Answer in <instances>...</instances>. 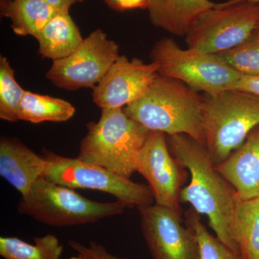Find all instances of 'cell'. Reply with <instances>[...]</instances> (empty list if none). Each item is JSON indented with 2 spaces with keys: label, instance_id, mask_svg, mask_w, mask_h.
<instances>
[{
  "label": "cell",
  "instance_id": "6da1fadb",
  "mask_svg": "<svg viewBox=\"0 0 259 259\" xmlns=\"http://www.w3.org/2000/svg\"><path fill=\"white\" fill-rule=\"evenodd\" d=\"M170 151L188 169L190 182L181 191V202L208 218L216 236L241 255L235 240L236 192L215 169L207 148L185 134L167 136Z\"/></svg>",
  "mask_w": 259,
  "mask_h": 259
},
{
  "label": "cell",
  "instance_id": "7a4b0ae2",
  "mask_svg": "<svg viewBox=\"0 0 259 259\" xmlns=\"http://www.w3.org/2000/svg\"><path fill=\"white\" fill-rule=\"evenodd\" d=\"M204 97L188 85L159 76L143 96L123 107L126 115L150 131L185 134L204 146Z\"/></svg>",
  "mask_w": 259,
  "mask_h": 259
},
{
  "label": "cell",
  "instance_id": "3957f363",
  "mask_svg": "<svg viewBox=\"0 0 259 259\" xmlns=\"http://www.w3.org/2000/svg\"><path fill=\"white\" fill-rule=\"evenodd\" d=\"M151 132L123 108L102 109L99 120L88 123L77 158L130 179Z\"/></svg>",
  "mask_w": 259,
  "mask_h": 259
},
{
  "label": "cell",
  "instance_id": "277c9868",
  "mask_svg": "<svg viewBox=\"0 0 259 259\" xmlns=\"http://www.w3.org/2000/svg\"><path fill=\"white\" fill-rule=\"evenodd\" d=\"M202 122L204 146L216 166L259 125V97L234 90L206 95Z\"/></svg>",
  "mask_w": 259,
  "mask_h": 259
},
{
  "label": "cell",
  "instance_id": "5b68a950",
  "mask_svg": "<svg viewBox=\"0 0 259 259\" xmlns=\"http://www.w3.org/2000/svg\"><path fill=\"white\" fill-rule=\"evenodd\" d=\"M127 204L117 200L100 202L86 198L72 188L40 177L21 196L18 212L49 226H80L122 214Z\"/></svg>",
  "mask_w": 259,
  "mask_h": 259
},
{
  "label": "cell",
  "instance_id": "8992f818",
  "mask_svg": "<svg viewBox=\"0 0 259 259\" xmlns=\"http://www.w3.org/2000/svg\"><path fill=\"white\" fill-rule=\"evenodd\" d=\"M150 58L157 64L159 76L179 80L206 95L234 90L241 76L216 54L182 49L171 37L158 40Z\"/></svg>",
  "mask_w": 259,
  "mask_h": 259
},
{
  "label": "cell",
  "instance_id": "52a82bcc",
  "mask_svg": "<svg viewBox=\"0 0 259 259\" xmlns=\"http://www.w3.org/2000/svg\"><path fill=\"white\" fill-rule=\"evenodd\" d=\"M42 156L47 166L44 177L54 183L72 189L100 191L114 196L131 207L154 204V198L148 186L133 182L79 158H68L44 150Z\"/></svg>",
  "mask_w": 259,
  "mask_h": 259
},
{
  "label": "cell",
  "instance_id": "ba28073f",
  "mask_svg": "<svg viewBox=\"0 0 259 259\" xmlns=\"http://www.w3.org/2000/svg\"><path fill=\"white\" fill-rule=\"evenodd\" d=\"M259 4L214 3L194 22L186 36L188 48L217 54L245 41L258 28Z\"/></svg>",
  "mask_w": 259,
  "mask_h": 259
},
{
  "label": "cell",
  "instance_id": "9c48e42d",
  "mask_svg": "<svg viewBox=\"0 0 259 259\" xmlns=\"http://www.w3.org/2000/svg\"><path fill=\"white\" fill-rule=\"evenodd\" d=\"M119 50L117 42L102 29H97L72 54L53 61L46 77L57 88L69 91L94 89L120 56Z\"/></svg>",
  "mask_w": 259,
  "mask_h": 259
},
{
  "label": "cell",
  "instance_id": "30bf717a",
  "mask_svg": "<svg viewBox=\"0 0 259 259\" xmlns=\"http://www.w3.org/2000/svg\"><path fill=\"white\" fill-rule=\"evenodd\" d=\"M137 172L147 181L155 203L182 215L180 194L188 174L170 151L166 134L151 131L139 153Z\"/></svg>",
  "mask_w": 259,
  "mask_h": 259
},
{
  "label": "cell",
  "instance_id": "8fae6325",
  "mask_svg": "<svg viewBox=\"0 0 259 259\" xmlns=\"http://www.w3.org/2000/svg\"><path fill=\"white\" fill-rule=\"evenodd\" d=\"M143 236L153 259H200L194 231L182 214L154 203L138 207Z\"/></svg>",
  "mask_w": 259,
  "mask_h": 259
},
{
  "label": "cell",
  "instance_id": "7c38bea8",
  "mask_svg": "<svg viewBox=\"0 0 259 259\" xmlns=\"http://www.w3.org/2000/svg\"><path fill=\"white\" fill-rule=\"evenodd\" d=\"M158 76L156 63L120 56L94 88L93 101L101 110L123 108L143 96Z\"/></svg>",
  "mask_w": 259,
  "mask_h": 259
},
{
  "label": "cell",
  "instance_id": "4fadbf2b",
  "mask_svg": "<svg viewBox=\"0 0 259 259\" xmlns=\"http://www.w3.org/2000/svg\"><path fill=\"white\" fill-rule=\"evenodd\" d=\"M215 169L240 198L259 197V125L252 130L240 147L216 165Z\"/></svg>",
  "mask_w": 259,
  "mask_h": 259
},
{
  "label": "cell",
  "instance_id": "5bb4252c",
  "mask_svg": "<svg viewBox=\"0 0 259 259\" xmlns=\"http://www.w3.org/2000/svg\"><path fill=\"white\" fill-rule=\"evenodd\" d=\"M45 158L15 138L0 140V175L20 192L28 193L47 168Z\"/></svg>",
  "mask_w": 259,
  "mask_h": 259
},
{
  "label": "cell",
  "instance_id": "9a60e30c",
  "mask_svg": "<svg viewBox=\"0 0 259 259\" xmlns=\"http://www.w3.org/2000/svg\"><path fill=\"white\" fill-rule=\"evenodd\" d=\"M214 5L209 0H152L148 10L155 27L185 36L197 18Z\"/></svg>",
  "mask_w": 259,
  "mask_h": 259
},
{
  "label": "cell",
  "instance_id": "2e32d148",
  "mask_svg": "<svg viewBox=\"0 0 259 259\" xmlns=\"http://www.w3.org/2000/svg\"><path fill=\"white\" fill-rule=\"evenodd\" d=\"M37 53L44 59L56 61L72 54L83 41L77 25L69 13L58 12L36 37Z\"/></svg>",
  "mask_w": 259,
  "mask_h": 259
},
{
  "label": "cell",
  "instance_id": "e0dca14e",
  "mask_svg": "<svg viewBox=\"0 0 259 259\" xmlns=\"http://www.w3.org/2000/svg\"><path fill=\"white\" fill-rule=\"evenodd\" d=\"M58 13L45 0H0V14L10 19L12 30L20 36H38Z\"/></svg>",
  "mask_w": 259,
  "mask_h": 259
},
{
  "label": "cell",
  "instance_id": "ac0fdd59",
  "mask_svg": "<svg viewBox=\"0 0 259 259\" xmlns=\"http://www.w3.org/2000/svg\"><path fill=\"white\" fill-rule=\"evenodd\" d=\"M234 236L242 259H259V197L242 199L236 194Z\"/></svg>",
  "mask_w": 259,
  "mask_h": 259
},
{
  "label": "cell",
  "instance_id": "d6986e66",
  "mask_svg": "<svg viewBox=\"0 0 259 259\" xmlns=\"http://www.w3.org/2000/svg\"><path fill=\"white\" fill-rule=\"evenodd\" d=\"M75 112V107L66 100L25 91L20 104L19 119L34 124L66 122Z\"/></svg>",
  "mask_w": 259,
  "mask_h": 259
},
{
  "label": "cell",
  "instance_id": "ffe728a7",
  "mask_svg": "<svg viewBox=\"0 0 259 259\" xmlns=\"http://www.w3.org/2000/svg\"><path fill=\"white\" fill-rule=\"evenodd\" d=\"M33 241L32 245L16 237H1L0 255L5 259H61L64 246L57 237L48 234Z\"/></svg>",
  "mask_w": 259,
  "mask_h": 259
},
{
  "label": "cell",
  "instance_id": "44dd1931",
  "mask_svg": "<svg viewBox=\"0 0 259 259\" xmlns=\"http://www.w3.org/2000/svg\"><path fill=\"white\" fill-rule=\"evenodd\" d=\"M25 90L17 82L15 70L5 56H0V118L7 122L20 120L19 111Z\"/></svg>",
  "mask_w": 259,
  "mask_h": 259
},
{
  "label": "cell",
  "instance_id": "7402d4cb",
  "mask_svg": "<svg viewBox=\"0 0 259 259\" xmlns=\"http://www.w3.org/2000/svg\"><path fill=\"white\" fill-rule=\"evenodd\" d=\"M243 76H259V28L237 47L216 54Z\"/></svg>",
  "mask_w": 259,
  "mask_h": 259
},
{
  "label": "cell",
  "instance_id": "603a6c76",
  "mask_svg": "<svg viewBox=\"0 0 259 259\" xmlns=\"http://www.w3.org/2000/svg\"><path fill=\"white\" fill-rule=\"evenodd\" d=\"M185 217L186 226L194 231L198 241L200 259H242L217 236L209 233L199 213L192 207L186 211Z\"/></svg>",
  "mask_w": 259,
  "mask_h": 259
},
{
  "label": "cell",
  "instance_id": "cb8c5ba5",
  "mask_svg": "<svg viewBox=\"0 0 259 259\" xmlns=\"http://www.w3.org/2000/svg\"><path fill=\"white\" fill-rule=\"evenodd\" d=\"M69 245L78 254L82 255L87 259H126L112 254L104 245L91 241L85 245L79 242L70 241Z\"/></svg>",
  "mask_w": 259,
  "mask_h": 259
},
{
  "label": "cell",
  "instance_id": "d4e9b609",
  "mask_svg": "<svg viewBox=\"0 0 259 259\" xmlns=\"http://www.w3.org/2000/svg\"><path fill=\"white\" fill-rule=\"evenodd\" d=\"M110 9L117 12L148 9L152 0H102Z\"/></svg>",
  "mask_w": 259,
  "mask_h": 259
},
{
  "label": "cell",
  "instance_id": "484cf974",
  "mask_svg": "<svg viewBox=\"0 0 259 259\" xmlns=\"http://www.w3.org/2000/svg\"><path fill=\"white\" fill-rule=\"evenodd\" d=\"M234 90L244 92L259 97V76H248L241 75Z\"/></svg>",
  "mask_w": 259,
  "mask_h": 259
},
{
  "label": "cell",
  "instance_id": "4316f807",
  "mask_svg": "<svg viewBox=\"0 0 259 259\" xmlns=\"http://www.w3.org/2000/svg\"><path fill=\"white\" fill-rule=\"evenodd\" d=\"M46 2L58 12L69 13L70 8L76 3L83 0H45Z\"/></svg>",
  "mask_w": 259,
  "mask_h": 259
},
{
  "label": "cell",
  "instance_id": "83f0119b",
  "mask_svg": "<svg viewBox=\"0 0 259 259\" xmlns=\"http://www.w3.org/2000/svg\"><path fill=\"white\" fill-rule=\"evenodd\" d=\"M241 2H249V3L259 4V0H228V1L224 2V3H218V4L221 5H229L235 4V3H241Z\"/></svg>",
  "mask_w": 259,
  "mask_h": 259
},
{
  "label": "cell",
  "instance_id": "f1b7e54d",
  "mask_svg": "<svg viewBox=\"0 0 259 259\" xmlns=\"http://www.w3.org/2000/svg\"><path fill=\"white\" fill-rule=\"evenodd\" d=\"M70 259H87L84 256H83L82 255L78 254L77 256L72 257Z\"/></svg>",
  "mask_w": 259,
  "mask_h": 259
},
{
  "label": "cell",
  "instance_id": "f546056e",
  "mask_svg": "<svg viewBox=\"0 0 259 259\" xmlns=\"http://www.w3.org/2000/svg\"><path fill=\"white\" fill-rule=\"evenodd\" d=\"M258 28H259V24H258Z\"/></svg>",
  "mask_w": 259,
  "mask_h": 259
}]
</instances>
